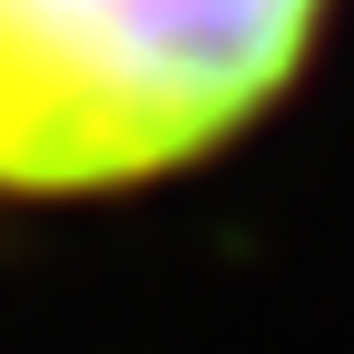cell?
Here are the masks:
<instances>
[{
    "label": "cell",
    "instance_id": "cell-1",
    "mask_svg": "<svg viewBox=\"0 0 354 354\" xmlns=\"http://www.w3.org/2000/svg\"><path fill=\"white\" fill-rule=\"evenodd\" d=\"M325 0H0V187L167 177L276 99Z\"/></svg>",
    "mask_w": 354,
    "mask_h": 354
}]
</instances>
